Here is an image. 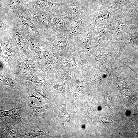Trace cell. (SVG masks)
Wrapping results in <instances>:
<instances>
[{"instance_id":"cell-30","label":"cell","mask_w":138,"mask_h":138,"mask_svg":"<svg viewBox=\"0 0 138 138\" xmlns=\"http://www.w3.org/2000/svg\"><path fill=\"white\" fill-rule=\"evenodd\" d=\"M32 0H22L25 6H27Z\"/></svg>"},{"instance_id":"cell-4","label":"cell","mask_w":138,"mask_h":138,"mask_svg":"<svg viewBox=\"0 0 138 138\" xmlns=\"http://www.w3.org/2000/svg\"><path fill=\"white\" fill-rule=\"evenodd\" d=\"M93 31L95 34L94 52L95 54L108 52L116 45L109 40L108 21L94 28Z\"/></svg>"},{"instance_id":"cell-13","label":"cell","mask_w":138,"mask_h":138,"mask_svg":"<svg viewBox=\"0 0 138 138\" xmlns=\"http://www.w3.org/2000/svg\"><path fill=\"white\" fill-rule=\"evenodd\" d=\"M10 33L19 47L21 52V56L36 59L26 43L22 34L19 25L14 17L13 26Z\"/></svg>"},{"instance_id":"cell-20","label":"cell","mask_w":138,"mask_h":138,"mask_svg":"<svg viewBox=\"0 0 138 138\" xmlns=\"http://www.w3.org/2000/svg\"><path fill=\"white\" fill-rule=\"evenodd\" d=\"M93 28L88 25L87 30L82 41L77 44L78 47L83 48L90 56H93L95 54L91 49V44L92 40V32Z\"/></svg>"},{"instance_id":"cell-19","label":"cell","mask_w":138,"mask_h":138,"mask_svg":"<svg viewBox=\"0 0 138 138\" xmlns=\"http://www.w3.org/2000/svg\"><path fill=\"white\" fill-rule=\"evenodd\" d=\"M112 0H87L83 6L85 11L92 13L110 7Z\"/></svg>"},{"instance_id":"cell-11","label":"cell","mask_w":138,"mask_h":138,"mask_svg":"<svg viewBox=\"0 0 138 138\" xmlns=\"http://www.w3.org/2000/svg\"><path fill=\"white\" fill-rule=\"evenodd\" d=\"M117 11V9L109 7L94 13H87L88 25L93 28L101 24L109 21L114 16Z\"/></svg>"},{"instance_id":"cell-29","label":"cell","mask_w":138,"mask_h":138,"mask_svg":"<svg viewBox=\"0 0 138 138\" xmlns=\"http://www.w3.org/2000/svg\"><path fill=\"white\" fill-rule=\"evenodd\" d=\"M1 6L10 9L25 6L22 0H9L8 3Z\"/></svg>"},{"instance_id":"cell-14","label":"cell","mask_w":138,"mask_h":138,"mask_svg":"<svg viewBox=\"0 0 138 138\" xmlns=\"http://www.w3.org/2000/svg\"><path fill=\"white\" fill-rule=\"evenodd\" d=\"M119 47V44L115 45L110 51L107 53L103 52L101 54L98 55L93 60L94 65L96 68L103 66L114 63L115 62L121 63L116 59V53Z\"/></svg>"},{"instance_id":"cell-28","label":"cell","mask_w":138,"mask_h":138,"mask_svg":"<svg viewBox=\"0 0 138 138\" xmlns=\"http://www.w3.org/2000/svg\"><path fill=\"white\" fill-rule=\"evenodd\" d=\"M132 0H112L110 7L115 9L126 8Z\"/></svg>"},{"instance_id":"cell-1","label":"cell","mask_w":138,"mask_h":138,"mask_svg":"<svg viewBox=\"0 0 138 138\" xmlns=\"http://www.w3.org/2000/svg\"><path fill=\"white\" fill-rule=\"evenodd\" d=\"M108 23L109 40L115 45L119 44L124 33L133 25H136L123 9H117Z\"/></svg>"},{"instance_id":"cell-10","label":"cell","mask_w":138,"mask_h":138,"mask_svg":"<svg viewBox=\"0 0 138 138\" xmlns=\"http://www.w3.org/2000/svg\"><path fill=\"white\" fill-rule=\"evenodd\" d=\"M42 40L46 47L54 54L70 49L67 35L53 34Z\"/></svg>"},{"instance_id":"cell-23","label":"cell","mask_w":138,"mask_h":138,"mask_svg":"<svg viewBox=\"0 0 138 138\" xmlns=\"http://www.w3.org/2000/svg\"><path fill=\"white\" fill-rule=\"evenodd\" d=\"M59 3L53 2L47 0H32L26 7L31 9H37L52 8Z\"/></svg>"},{"instance_id":"cell-6","label":"cell","mask_w":138,"mask_h":138,"mask_svg":"<svg viewBox=\"0 0 138 138\" xmlns=\"http://www.w3.org/2000/svg\"><path fill=\"white\" fill-rule=\"evenodd\" d=\"M15 19L19 26L42 39L43 36L36 22L30 15L25 6L11 9Z\"/></svg>"},{"instance_id":"cell-2","label":"cell","mask_w":138,"mask_h":138,"mask_svg":"<svg viewBox=\"0 0 138 138\" xmlns=\"http://www.w3.org/2000/svg\"><path fill=\"white\" fill-rule=\"evenodd\" d=\"M1 90L9 93L21 92L25 80L13 70L1 67Z\"/></svg>"},{"instance_id":"cell-22","label":"cell","mask_w":138,"mask_h":138,"mask_svg":"<svg viewBox=\"0 0 138 138\" xmlns=\"http://www.w3.org/2000/svg\"><path fill=\"white\" fill-rule=\"evenodd\" d=\"M28 107L30 112L28 118L31 120H40L43 117L46 112L48 106L45 105L43 106H38L34 103H29Z\"/></svg>"},{"instance_id":"cell-9","label":"cell","mask_w":138,"mask_h":138,"mask_svg":"<svg viewBox=\"0 0 138 138\" xmlns=\"http://www.w3.org/2000/svg\"><path fill=\"white\" fill-rule=\"evenodd\" d=\"M52 9L61 16L68 26L85 12L84 7L77 2L63 6L59 3Z\"/></svg>"},{"instance_id":"cell-24","label":"cell","mask_w":138,"mask_h":138,"mask_svg":"<svg viewBox=\"0 0 138 138\" xmlns=\"http://www.w3.org/2000/svg\"><path fill=\"white\" fill-rule=\"evenodd\" d=\"M5 134L13 138L19 137L21 134V131H19L18 128L13 121L6 120L3 121Z\"/></svg>"},{"instance_id":"cell-27","label":"cell","mask_w":138,"mask_h":138,"mask_svg":"<svg viewBox=\"0 0 138 138\" xmlns=\"http://www.w3.org/2000/svg\"><path fill=\"white\" fill-rule=\"evenodd\" d=\"M45 133L43 128L32 127L26 132L24 136L28 137L38 138L45 135Z\"/></svg>"},{"instance_id":"cell-18","label":"cell","mask_w":138,"mask_h":138,"mask_svg":"<svg viewBox=\"0 0 138 138\" xmlns=\"http://www.w3.org/2000/svg\"><path fill=\"white\" fill-rule=\"evenodd\" d=\"M47 75L46 72L45 71L30 72L19 75L24 80L29 81L38 87L47 89L48 86L45 79Z\"/></svg>"},{"instance_id":"cell-31","label":"cell","mask_w":138,"mask_h":138,"mask_svg":"<svg viewBox=\"0 0 138 138\" xmlns=\"http://www.w3.org/2000/svg\"><path fill=\"white\" fill-rule=\"evenodd\" d=\"M133 87L138 91V82L135 83Z\"/></svg>"},{"instance_id":"cell-8","label":"cell","mask_w":138,"mask_h":138,"mask_svg":"<svg viewBox=\"0 0 138 138\" xmlns=\"http://www.w3.org/2000/svg\"><path fill=\"white\" fill-rule=\"evenodd\" d=\"M26 7L38 25L42 34V38L48 37L53 34L51 30V25L52 8L33 9Z\"/></svg>"},{"instance_id":"cell-17","label":"cell","mask_w":138,"mask_h":138,"mask_svg":"<svg viewBox=\"0 0 138 138\" xmlns=\"http://www.w3.org/2000/svg\"><path fill=\"white\" fill-rule=\"evenodd\" d=\"M46 89L38 87L32 82L25 80L22 91L26 94V97L28 98L34 97L37 99L41 102L42 99L47 98Z\"/></svg>"},{"instance_id":"cell-21","label":"cell","mask_w":138,"mask_h":138,"mask_svg":"<svg viewBox=\"0 0 138 138\" xmlns=\"http://www.w3.org/2000/svg\"><path fill=\"white\" fill-rule=\"evenodd\" d=\"M52 53L46 47L42 52L45 63V69L47 76L52 74L56 69L55 61Z\"/></svg>"},{"instance_id":"cell-16","label":"cell","mask_w":138,"mask_h":138,"mask_svg":"<svg viewBox=\"0 0 138 138\" xmlns=\"http://www.w3.org/2000/svg\"><path fill=\"white\" fill-rule=\"evenodd\" d=\"M51 25V30L53 34L67 36L68 26L61 16L52 8Z\"/></svg>"},{"instance_id":"cell-25","label":"cell","mask_w":138,"mask_h":138,"mask_svg":"<svg viewBox=\"0 0 138 138\" xmlns=\"http://www.w3.org/2000/svg\"><path fill=\"white\" fill-rule=\"evenodd\" d=\"M21 104L19 99L18 105L12 109L8 111L0 110V114L4 116L9 117L19 123L22 119L18 113L19 109L21 106Z\"/></svg>"},{"instance_id":"cell-15","label":"cell","mask_w":138,"mask_h":138,"mask_svg":"<svg viewBox=\"0 0 138 138\" xmlns=\"http://www.w3.org/2000/svg\"><path fill=\"white\" fill-rule=\"evenodd\" d=\"M137 26H133L127 32L126 34L121 39L119 44L118 52L116 56L117 60L121 61L120 57L124 49L130 45L137 44L138 43V31L136 29Z\"/></svg>"},{"instance_id":"cell-7","label":"cell","mask_w":138,"mask_h":138,"mask_svg":"<svg viewBox=\"0 0 138 138\" xmlns=\"http://www.w3.org/2000/svg\"><path fill=\"white\" fill-rule=\"evenodd\" d=\"M19 27L22 34L29 49L34 55L39 66L42 70L45 71L42 52L46 47L43 40L24 27Z\"/></svg>"},{"instance_id":"cell-32","label":"cell","mask_w":138,"mask_h":138,"mask_svg":"<svg viewBox=\"0 0 138 138\" xmlns=\"http://www.w3.org/2000/svg\"><path fill=\"white\" fill-rule=\"evenodd\" d=\"M136 57L137 59L138 60V54L136 52Z\"/></svg>"},{"instance_id":"cell-5","label":"cell","mask_w":138,"mask_h":138,"mask_svg":"<svg viewBox=\"0 0 138 138\" xmlns=\"http://www.w3.org/2000/svg\"><path fill=\"white\" fill-rule=\"evenodd\" d=\"M87 13L84 12L68 26L67 38L70 47L74 46L82 40L88 26Z\"/></svg>"},{"instance_id":"cell-3","label":"cell","mask_w":138,"mask_h":138,"mask_svg":"<svg viewBox=\"0 0 138 138\" xmlns=\"http://www.w3.org/2000/svg\"><path fill=\"white\" fill-rule=\"evenodd\" d=\"M0 43L8 66L13 70L21 57L20 50L10 33L0 34Z\"/></svg>"},{"instance_id":"cell-26","label":"cell","mask_w":138,"mask_h":138,"mask_svg":"<svg viewBox=\"0 0 138 138\" xmlns=\"http://www.w3.org/2000/svg\"><path fill=\"white\" fill-rule=\"evenodd\" d=\"M124 9L134 22L138 25V0H132Z\"/></svg>"},{"instance_id":"cell-12","label":"cell","mask_w":138,"mask_h":138,"mask_svg":"<svg viewBox=\"0 0 138 138\" xmlns=\"http://www.w3.org/2000/svg\"><path fill=\"white\" fill-rule=\"evenodd\" d=\"M13 70L19 75L30 72L46 71L40 68L36 59L22 56Z\"/></svg>"}]
</instances>
